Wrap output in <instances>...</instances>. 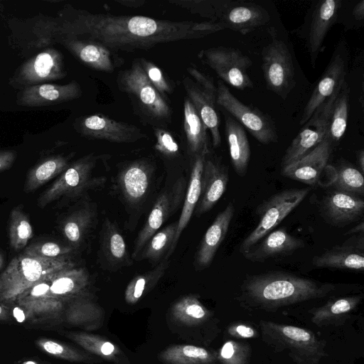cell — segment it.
<instances>
[{
    "label": "cell",
    "mask_w": 364,
    "mask_h": 364,
    "mask_svg": "<svg viewBox=\"0 0 364 364\" xmlns=\"http://www.w3.org/2000/svg\"><path fill=\"white\" fill-rule=\"evenodd\" d=\"M63 24L66 38L98 42L117 51L149 49L159 43L203 38L223 30L210 21H171L74 10Z\"/></svg>",
    "instance_id": "1"
},
{
    "label": "cell",
    "mask_w": 364,
    "mask_h": 364,
    "mask_svg": "<svg viewBox=\"0 0 364 364\" xmlns=\"http://www.w3.org/2000/svg\"><path fill=\"white\" fill-rule=\"evenodd\" d=\"M336 289L331 283L282 271L247 275L238 300L245 307L273 311L300 302L321 299Z\"/></svg>",
    "instance_id": "2"
},
{
    "label": "cell",
    "mask_w": 364,
    "mask_h": 364,
    "mask_svg": "<svg viewBox=\"0 0 364 364\" xmlns=\"http://www.w3.org/2000/svg\"><path fill=\"white\" fill-rule=\"evenodd\" d=\"M170 3L218 24L223 30L230 29L242 34L256 30L270 21L269 12L252 1L177 0Z\"/></svg>",
    "instance_id": "3"
},
{
    "label": "cell",
    "mask_w": 364,
    "mask_h": 364,
    "mask_svg": "<svg viewBox=\"0 0 364 364\" xmlns=\"http://www.w3.org/2000/svg\"><path fill=\"white\" fill-rule=\"evenodd\" d=\"M72 267L75 264L67 256L53 259L25 253L16 256L0 274V302L13 304L21 293L44 277Z\"/></svg>",
    "instance_id": "4"
},
{
    "label": "cell",
    "mask_w": 364,
    "mask_h": 364,
    "mask_svg": "<svg viewBox=\"0 0 364 364\" xmlns=\"http://www.w3.org/2000/svg\"><path fill=\"white\" fill-rule=\"evenodd\" d=\"M262 339L276 351L287 350L296 364H319L326 343L310 330L261 321Z\"/></svg>",
    "instance_id": "5"
},
{
    "label": "cell",
    "mask_w": 364,
    "mask_h": 364,
    "mask_svg": "<svg viewBox=\"0 0 364 364\" xmlns=\"http://www.w3.org/2000/svg\"><path fill=\"white\" fill-rule=\"evenodd\" d=\"M310 188H289L272 196L257 207L259 220L255 228L242 240L239 251L244 255L266 235L273 230L305 199Z\"/></svg>",
    "instance_id": "6"
},
{
    "label": "cell",
    "mask_w": 364,
    "mask_h": 364,
    "mask_svg": "<svg viewBox=\"0 0 364 364\" xmlns=\"http://www.w3.org/2000/svg\"><path fill=\"white\" fill-rule=\"evenodd\" d=\"M216 105L245 127L259 143L269 144L278 139L275 124L271 117L257 108L243 104L220 80L218 81Z\"/></svg>",
    "instance_id": "7"
},
{
    "label": "cell",
    "mask_w": 364,
    "mask_h": 364,
    "mask_svg": "<svg viewBox=\"0 0 364 364\" xmlns=\"http://www.w3.org/2000/svg\"><path fill=\"white\" fill-rule=\"evenodd\" d=\"M349 52L345 41L334 49L331 60L304 106L299 120L303 126L325 102L336 96L346 81L348 70Z\"/></svg>",
    "instance_id": "8"
},
{
    "label": "cell",
    "mask_w": 364,
    "mask_h": 364,
    "mask_svg": "<svg viewBox=\"0 0 364 364\" xmlns=\"http://www.w3.org/2000/svg\"><path fill=\"white\" fill-rule=\"evenodd\" d=\"M118 85L120 90L133 97L150 117L159 120L170 119L169 105L151 85L139 60L133 62L129 69L119 73Z\"/></svg>",
    "instance_id": "9"
},
{
    "label": "cell",
    "mask_w": 364,
    "mask_h": 364,
    "mask_svg": "<svg viewBox=\"0 0 364 364\" xmlns=\"http://www.w3.org/2000/svg\"><path fill=\"white\" fill-rule=\"evenodd\" d=\"M96 161L95 156L89 154L70 164L38 198V207L43 208L60 198L73 197L99 186L102 178L92 177Z\"/></svg>",
    "instance_id": "10"
},
{
    "label": "cell",
    "mask_w": 364,
    "mask_h": 364,
    "mask_svg": "<svg viewBox=\"0 0 364 364\" xmlns=\"http://www.w3.org/2000/svg\"><path fill=\"white\" fill-rule=\"evenodd\" d=\"M198 58L223 82L240 90L252 87L253 83L247 73L252 62L240 50L225 46L213 47L200 50Z\"/></svg>",
    "instance_id": "11"
},
{
    "label": "cell",
    "mask_w": 364,
    "mask_h": 364,
    "mask_svg": "<svg viewBox=\"0 0 364 364\" xmlns=\"http://www.w3.org/2000/svg\"><path fill=\"white\" fill-rule=\"evenodd\" d=\"M262 60L267 89L285 99L295 85L294 63L287 46L274 37L262 49Z\"/></svg>",
    "instance_id": "12"
},
{
    "label": "cell",
    "mask_w": 364,
    "mask_h": 364,
    "mask_svg": "<svg viewBox=\"0 0 364 364\" xmlns=\"http://www.w3.org/2000/svg\"><path fill=\"white\" fill-rule=\"evenodd\" d=\"M341 4V0H322L306 14L301 27V37L306 42L313 67L322 50L328 32L338 21Z\"/></svg>",
    "instance_id": "13"
},
{
    "label": "cell",
    "mask_w": 364,
    "mask_h": 364,
    "mask_svg": "<svg viewBox=\"0 0 364 364\" xmlns=\"http://www.w3.org/2000/svg\"><path fill=\"white\" fill-rule=\"evenodd\" d=\"M336 95L321 105L302 126L283 155L282 168L301 158L328 136V118Z\"/></svg>",
    "instance_id": "14"
},
{
    "label": "cell",
    "mask_w": 364,
    "mask_h": 364,
    "mask_svg": "<svg viewBox=\"0 0 364 364\" xmlns=\"http://www.w3.org/2000/svg\"><path fill=\"white\" fill-rule=\"evenodd\" d=\"M319 213L328 225L343 228L363 220V197L347 192L333 190L321 200Z\"/></svg>",
    "instance_id": "15"
},
{
    "label": "cell",
    "mask_w": 364,
    "mask_h": 364,
    "mask_svg": "<svg viewBox=\"0 0 364 364\" xmlns=\"http://www.w3.org/2000/svg\"><path fill=\"white\" fill-rule=\"evenodd\" d=\"M79 130L84 136L117 143H129L146 138L134 125L120 122L101 114L87 116L80 120Z\"/></svg>",
    "instance_id": "16"
},
{
    "label": "cell",
    "mask_w": 364,
    "mask_h": 364,
    "mask_svg": "<svg viewBox=\"0 0 364 364\" xmlns=\"http://www.w3.org/2000/svg\"><path fill=\"white\" fill-rule=\"evenodd\" d=\"M312 265L317 268H331L363 272L364 267L363 233L350 235L344 242L314 257Z\"/></svg>",
    "instance_id": "17"
},
{
    "label": "cell",
    "mask_w": 364,
    "mask_h": 364,
    "mask_svg": "<svg viewBox=\"0 0 364 364\" xmlns=\"http://www.w3.org/2000/svg\"><path fill=\"white\" fill-rule=\"evenodd\" d=\"M183 184L174 186L159 195L135 241L132 259H136L149 240L160 229L171 214L178 208L183 196Z\"/></svg>",
    "instance_id": "18"
},
{
    "label": "cell",
    "mask_w": 364,
    "mask_h": 364,
    "mask_svg": "<svg viewBox=\"0 0 364 364\" xmlns=\"http://www.w3.org/2000/svg\"><path fill=\"white\" fill-rule=\"evenodd\" d=\"M333 143L328 136L309 153L282 168V174L293 181L309 186L316 185L328 166Z\"/></svg>",
    "instance_id": "19"
},
{
    "label": "cell",
    "mask_w": 364,
    "mask_h": 364,
    "mask_svg": "<svg viewBox=\"0 0 364 364\" xmlns=\"http://www.w3.org/2000/svg\"><path fill=\"white\" fill-rule=\"evenodd\" d=\"M65 75L62 54L57 50L48 49L25 63L16 80L18 85L28 87L36 83L58 80Z\"/></svg>",
    "instance_id": "20"
},
{
    "label": "cell",
    "mask_w": 364,
    "mask_h": 364,
    "mask_svg": "<svg viewBox=\"0 0 364 364\" xmlns=\"http://www.w3.org/2000/svg\"><path fill=\"white\" fill-rule=\"evenodd\" d=\"M205 156L201 176V193L196 215L210 210L226 191L229 181L228 167L216 158Z\"/></svg>",
    "instance_id": "21"
},
{
    "label": "cell",
    "mask_w": 364,
    "mask_h": 364,
    "mask_svg": "<svg viewBox=\"0 0 364 364\" xmlns=\"http://www.w3.org/2000/svg\"><path fill=\"white\" fill-rule=\"evenodd\" d=\"M55 273L44 277L17 297L15 303L26 309L31 321L56 318L62 313L64 303L48 296Z\"/></svg>",
    "instance_id": "22"
},
{
    "label": "cell",
    "mask_w": 364,
    "mask_h": 364,
    "mask_svg": "<svg viewBox=\"0 0 364 364\" xmlns=\"http://www.w3.org/2000/svg\"><path fill=\"white\" fill-rule=\"evenodd\" d=\"M304 245L302 240L289 234L286 229L279 228L266 235L243 256L252 262H264L290 255Z\"/></svg>",
    "instance_id": "23"
},
{
    "label": "cell",
    "mask_w": 364,
    "mask_h": 364,
    "mask_svg": "<svg viewBox=\"0 0 364 364\" xmlns=\"http://www.w3.org/2000/svg\"><path fill=\"white\" fill-rule=\"evenodd\" d=\"M187 97L191 100L205 126L210 131L212 144L218 148L221 144L220 118L216 110V91H209L188 77L183 80Z\"/></svg>",
    "instance_id": "24"
},
{
    "label": "cell",
    "mask_w": 364,
    "mask_h": 364,
    "mask_svg": "<svg viewBox=\"0 0 364 364\" xmlns=\"http://www.w3.org/2000/svg\"><path fill=\"white\" fill-rule=\"evenodd\" d=\"M235 212V204L230 202L218 214L206 230L196 253L194 264L198 269H205L212 263L218 248L225 238Z\"/></svg>",
    "instance_id": "25"
},
{
    "label": "cell",
    "mask_w": 364,
    "mask_h": 364,
    "mask_svg": "<svg viewBox=\"0 0 364 364\" xmlns=\"http://www.w3.org/2000/svg\"><path fill=\"white\" fill-rule=\"evenodd\" d=\"M66 47L81 62L92 69L111 73L123 64V59L115 51L93 41L66 38Z\"/></svg>",
    "instance_id": "26"
},
{
    "label": "cell",
    "mask_w": 364,
    "mask_h": 364,
    "mask_svg": "<svg viewBox=\"0 0 364 364\" xmlns=\"http://www.w3.org/2000/svg\"><path fill=\"white\" fill-rule=\"evenodd\" d=\"M154 167L146 160L126 165L117 178L118 187L127 201L136 204L144 199L151 186Z\"/></svg>",
    "instance_id": "27"
},
{
    "label": "cell",
    "mask_w": 364,
    "mask_h": 364,
    "mask_svg": "<svg viewBox=\"0 0 364 364\" xmlns=\"http://www.w3.org/2000/svg\"><path fill=\"white\" fill-rule=\"evenodd\" d=\"M81 94L80 87L75 81L65 85H36L25 88L18 103L28 107L45 106L70 101Z\"/></svg>",
    "instance_id": "28"
},
{
    "label": "cell",
    "mask_w": 364,
    "mask_h": 364,
    "mask_svg": "<svg viewBox=\"0 0 364 364\" xmlns=\"http://www.w3.org/2000/svg\"><path fill=\"white\" fill-rule=\"evenodd\" d=\"M90 282L87 271L81 267H69L55 272L50 285L48 296L70 301L85 295Z\"/></svg>",
    "instance_id": "29"
},
{
    "label": "cell",
    "mask_w": 364,
    "mask_h": 364,
    "mask_svg": "<svg viewBox=\"0 0 364 364\" xmlns=\"http://www.w3.org/2000/svg\"><path fill=\"white\" fill-rule=\"evenodd\" d=\"M225 128L230 161L235 173L245 176L251 156L250 146L242 126L227 114Z\"/></svg>",
    "instance_id": "30"
},
{
    "label": "cell",
    "mask_w": 364,
    "mask_h": 364,
    "mask_svg": "<svg viewBox=\"0 0 364 364\" xmlns=\"http://www.w3.org/2000/svg\"><path fill=\"white\" fill-rule=\"evenodd\" d=\"M206 156H196L193 158V165L189 184L186 191L181 213L178 220V227L173 243L165 258L168 259L173 253L183 230L189 223L201 193V176Z\"/></svg>",
    "instance_id": "31"
},
{
    "label": "cell",
    "mask_w": 364,
    "mask_h": 364,
    "mask_svg": "<svg viewBox=\"0 0 364 364\" xmlns=\"http://www.w3.org/2000/svg\"><path fill=\"white\" fill-rule=\"evenodd\" d=\"M183 129L189 154L207 156L210 154L207 130L191 100L186 97L183 102Z\"/></svg>",
    "instance_id": "32"
},
{
    "label": "cell",
    "mask_w": 364,
    "mask_h": 364,
    "mask_svg": "<svg viewBox=\"0 0 364 364\" xmlns=\"http://www.w3.org/2000/svg\"><path fill=\"white\" fill-rule=\"evenodd\" d=\"M362 296L354 295L329 300L313 310L311 321L316 326L342 324L360 303Z\"/></svg>",
    "instance_id": "33"
},
{
    "label": "cell",
    "mask_w": 364,
    "mask_h": 364,
    "mask_svg": "<svg viewBox=\"0 0 364 364\" xmlns=\"http://www.w3.org/2000/svg\"><path fill=\"white\" fill-rule=\"evenodd\" d=\"M95 215L94 208L87 205L75 210L63 220L61 232L72 247L82 242L93 225Z\"/></svg>",
    "instance_id": "34"
},
{
    "label": "cell",
    "mask_w": 364,
    "mask_h": 364,
    "mask_svg": "<svg viewBox=\"0 0 364 364\" xmlns=\"http://www.w3.org/2000/svg\"><path fill=\"white\" fill-rule=\"evenodd\" d=\"M101 250L107 260L112 265L123 266L131 263L122 235L108 219L105 220L102 225Z\"/></svg>",
    "instance_id": "35"
},
{
    "label": "cell",
    "mask_w": 364,
    "mask_h": 364,
    "mask_svg": "<svg viewBox=\"0 0 364 364\" xmlns=\"http://www.w3.org/2000/svg\"><path fill=\"white\" fill-rule=\"evenodd\" d=\"M69 158L55 155L37 164L28 172L23 191L31 193L60 175L69 166Z\"/></svg>",
    "instance_id": "36"
},
{
    "label": "cell",
    "mask_w": 364,
    "mask_h": 364,
    "mask_svg": "<svg viewBox=\"0 0 364 364\" xmlns=\"http://www.w3.org/2000/svg\"><path fill=\"white\" fill-rule=\"evenodd\" d=\"M350 88L346 80L335 98L328 118V137L338 141L343 136L348 124Z\"/></svg>",
    "instance_id": "37"
},
{
    "label": "cell",
    "mask_w": 364,
    "mask_h": 364,
    "mask_svg": "<svg viewBox=\"0 0 364 364\" xmlns=\"http://www.w3.org/2000/svg\"><path fill=\"white\" fill-rule=\"evenodd\" d=\"M160 357L168 364H210L217 354L193 345H174L161 352Z\"/></svg>",
    "instance_id": "38"
},
{
    "label": "cell",
    "mask_w": 364,
    "mask_h": 364,
    "mask_svg": "<svg viewBox=\"0 0 364 364\" xmlns=\"http://www.w3.org/2000/svg\"><path fill=\"white\" fill-rule=\"evenodd\" d=\"M168 265L169 261L164 258L152 269L134 277L125 289L124 298L127 303L134 304L139 301L144 293L151 290L158 283Z\"/></svg>",
    "instance_id": "39"
},
{
    "label": "cell",
    "mask_w": 364,
    "mask_h": 364,
    "mask_svg": "<svg viewBox=\"0 0 364 364\" xmlns=\"http://www.w3.org/2000/svg\"><path fill=\"white\" fill-rule=\"evenodd\" d=\"M66 336L87 351L105 360L117 363L122 354L117 346L97 335L73 332L67 333Z\"/></svg>",
    "instance_id": "40"
},
{
    "label": "cell",
    "mask_w": 364,
    "mask_h": 364,
    "mask_svg": "<svg viewBox=\"0 0 364 364\" xmlns=\"http://www.w3.org/2000/svg\"><path fill=\"white\" fill-rule=\"evenodd\" d=\"M171 314L175 320L188 326L202 323L210 316V311L195 294L183 296L176 301L172 307Z\"/></svg>",
    "instance_id": "41"
},
{
    "label": "cell",
    "mask_w": 364,
    "mask_h": 364,
    "mask_svg": "<svg viewBox=\"0 0 364 364\" xmlns=\"http://www.w3.org/2000/svg\"><path fill=\"white\" fill-rule=\"evenodd\" d=\"M178 227L175 221L159 229L146 242L136 259H147L156 262L168 252L174 240Z\"/></svg>",
    "instance_id": "42"
},
{
    "label": "cell",
    "mask_w": 364,
    "mask_h": 364,
    "mask_svg": "<svg viewBox=\"0 0 364 364\" xmlns=\"http://www.w3.org/2000/svg\"><path fill=\"white\" fill-rule=\"evenodd\" d=\"M33 235L30 220L21 205L14 207L10 213L9 237L10 246L16 251L23 250Z\"/></svg>",
    "instance_id": "43"
},
{
    "label": "cell",
    "mask_w": 364,
    "mask_h": 364,
    "mask_svg": "<svg viewBox=\"0 0 364 364\" xmlns=\"http://www.w3.org/2000/svg\"><path fill=\"white\" fill-rule=\"evenodd\" d=\"M102 314L100 308L85 295L69 301L65 310L66 321L75 326H82L98 319Z\"/></svg>",
    "instance_id": "44"
},
{
    "label": "cell",
    "mask_w": 364,
    "mask_h": 364,
    "mask_svg": "<svg viewBox=\"0 0 364 364\" xmlns=\"http://www.w3.org/2000/svg\"><path fill=\"white\" fill-rule=\"evenodd\" d=\"M335 178L331 186L333 190L347 192L363 197L364 183L363 173L350 165H342L335 169Z\"/></svg>",
    "instance_id": "45"
},
{
    "label": "cell",
    "mask_w": 364,
    "mask_h": 364,
    "mask_svg": "<svg viewBox=\"0 0 364 364\" xmlns=\"http://www.w3.org/2000/svg\"><path fill=\"white\" fill-rule=\"evenodd\" d=\"M36 345L43 353L56 358L73 362H82L87 358L77 349L53 339L39 338L36 341Z\"/></svg>",
    "instance_id": "46"
},
{
    "label": "cell",
    "mask_w": 364,
    "mask_h": 364,
    "mask_svg": "<svg viewBox=\"0 0 364 364\" xmlns=\"http://www.w3.org/2000/svg\"><path fill=\"white\" fill-rule=\"evenodd\" d=\"M250 347L235 341H227L219 350L217 358L222 364H249Z\"/></svg>",
    "instance_id": "47"
},
{
    "label": "cell",
    "mask_w": 364,
    "mask_h": 364,
    "mask_svg": "<svg viewBox=\"0 0 364 364\" xmlns=\"http://www.w3.org/2000/svg\"><path fill=\"white\" fill-rule=\"evenodd\" d=\"M73 251L71 246L60 245L55 242H37L25 248L23 253L43 258H58L67 256Z\"/></svg>",
    "instance_id": "48"
},
{
    "label": "cell",
    "mask_w": 364,
    "mask_h": 364,
    "mask_svg": "<svg viewBox=\"0 0 364 364\" xmlns=\"http://www.w3.org/2000/svg\"><path fill=\"white\" fill-rule=\"evenodd\" d=\"M139 60L147 78L163 97L172 92L171 86L159 68L147 60L141 58Z\"/></svg>",
    "instance_id": "49"
},
{
    "label": "cell",
    "mask_w": 364,
    "mask_h": 364,
    "mask_svg": "<svg viewBox=\"0 0 364 364\" xmlns=\"http://www.w3.org/2000/svg\"><path fill=\"white\" fill-rule=\"evenodd\" d=\"M155 149L162 155L170 157L178 154L179 146L171 133L164 129L155 128Z\"/></svg>",
    "instance_id": "50"
},
{
    "label": "cell",
    "mask_w": 364,
    "mask_h": 364,
    "mask_svg": "<svg viewBox=\"0 0 364 364\" xmlns=\"http://www.w3.org/2000/svg\"><path fill=\"white\" fill-rule=\"evenodd\" d=\"M228 333L233 337L239 338H252L257 336V331L245 323H233L228 328Z\"/></svg>",
    "instance_id": "51"
},
{
    "label": "cell",
    "mask_w": 364,
    "mask_h": 364,
    "mask_svg": "<svg viewBox=\"0 0 364 364\" xmlns=\"http://www.w3.org/2000/svg\"><path fill=\"white\" fill-rule=\"evenodd\" d=\"M16 154L11 150H0V172L7 170L11 167Z\"/></svg>",
    "instance_id": "52"
},
{
    "label": "cell",
    "mask_w": 364,
    "mask_h": 364,
    "mask_svg": "<svg viewBox=\"0 0 364 364\" xmlns=\"http://www.w3.org/2000/svg\"><path fill=\"white\" fill-rule=\"evenodd\" d=\"M15 304L16 305L11 311V316L18 323H24L26 321H31L30 316L26 309L16 303Z\"/></svg>",
    "instance_id": "53"
},
{
    "label": "cell",
    "mask_w": 364,
    "mask_h": 364,
    "mask_svg": "<svg viewBox=\"0 0 364 364\" xmlns=\"http://www.w3.org/2000/svg\"><path fill=\"white\" fill-rule=\"evenodd\" d=\"M353 16L357 22H362L364 19V0H360L353 9Z\"/></svg>",
    "instance_id": "54"
},
{
    "label": "cell",
    "mask_w": 364,
    "mask_h": 364,
    "mask_svg": "<svg viewBox=\"0 0 364 364\" xmlns=\"http://www.w3.org/2000/svg\"><path fill=\"white\" fill-rule=\"evenodd\" d=\"M116 1L122 5L134 8L141 6L145 4V1L141 0H117Z\"/></svg>",
    "instance_id": "55"
},
{
    "label": "cell",
    "mask_w": 364,
    "mask_h": 364,
    "mask_svg": "<svg viewBox=\"0 0 364 364\" xmlns=\"http://www.w3.org/2000/svg\"><path fill=\"white\" fill-rule=\"evenodd\" d=\"M364 230V223L361 220L358 225L350 228L348 232L345 233L346 235H354L358 234L363 233Z\"/></svg>",
    "instance_id": "56"
},
{
    "label": "cell",
    "mask_w": 364,
    "mask_h": 364,
    "mask_svg": "<svg viewBox=\"0 0 364 364\" xmlns=\"http://www.w3.org/2000/svg\"><path fill=\"white\" fill-rule=\"evenodd\" d=\"M11 317V311L4 304L0 302V321H7Z\"/></svg>",
    "instance_id": "57"
},
{
    "label": "cell",
    "mask_w": 364,
    "mask_h": 364,
    "mask_svg": "<svg viewBox=\"0 0 364 364\" xmlns=\"http://www.w3.org/2000/svg\"><path fill=\"white\" fill-rule=\"evenodd\" d=\"M356 161L358 166V170L363 173L364 171V150H358L356 154Z\"/></svg>",
    "instance_id": "58"
},
{
    "label": "cell",
    "mask_w": 364,
    "mask_h": 364,
    "mask_svg": "<svg viewBox=\"0 0 364 364\" xmlns=\"http://www.w3.org/2000/svg\"><path fill=\"white\" fill-rule=\"evenodd\" d=\"M21 364H44L40 361L36 360H28L26 361H23Z\"/></svg>",
    "instance_id": "59"
},
{
    "label": "cell",
    "mask_w": 364,
    "mask_h": 364,
    "mask_svg": "<svg viewBox=\"0 0 364 364\" xmlns=\"http://www.w3.org/2000/svg\"><path fill=\"white\" fill-rule=\"evenodd\" d=\"M4 262V257L2 252L0 250V269L2 268Z\"/></svg>",
    "instance_id": "60"
},
{
    "label": "cell",
    "mask_w": 364,
    "mask_h": 364,
    "mask_svg": "<svg viewBox=\"0 0 364 364\" xmlns=\"http://www.w3.org/2000/svg\"><path fill=\"white\" fill-rule=\"evenodd\" d=\"M210 364H216V363H210Z\"/></svg>",
    "instance_id": "61"
}]
</instances>
